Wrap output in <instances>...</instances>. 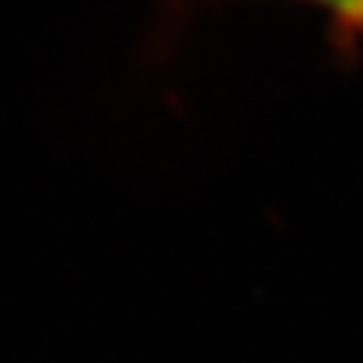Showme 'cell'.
<instances>
[{
	"instance_id": "cell-1",
	"label": "cell",
	"mask_w": 363,
	"mask_h": 363,
	"mask_svg": "<svg viewBox=\"0 0 363 363\" xmlns=\"http://www.w3.org/2000/svg\"><path fill=\"white\" fill-rule=\"evenodd\" d=\"M309 4L321 6L324 13L333 16V21H339L342 30L363 40V0H309Z\"/></svg>"
}]
</instances>
